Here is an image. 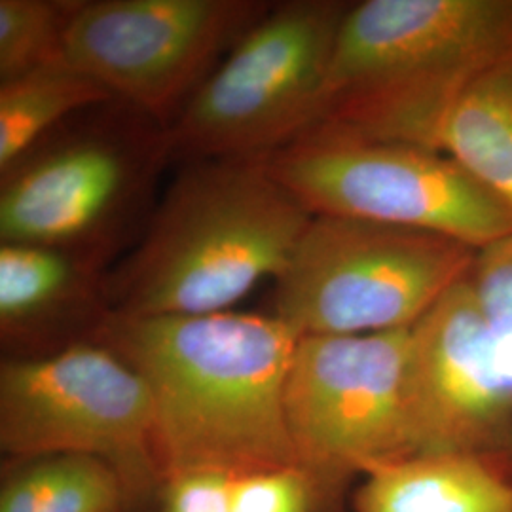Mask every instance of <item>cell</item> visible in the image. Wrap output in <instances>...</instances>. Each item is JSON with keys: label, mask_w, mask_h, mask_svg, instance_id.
Instances as JSON below:
<instances>
[{"label": "cell", "mask_w": 512, "mask_h": 512, "mask_svg": "<svg viewBox=\"0 0 512 512\" xmlns=\"http://www.w3.org/2000/svg\"><path fill=\"white\" fill-rule=\"evenodd\" d=\"M439 150L512 213V65L461 95L440 129Z\"/></svg>", "instance_id": "cell-14"}, {"label": "cell", "mask_w": 512, "mask_h": 512, "mask_svg": "<svg viewBox=\"0 0 512 512\" xmlns=\"http://www.w3.org/2000/svg\"><path fill=\"white\" fill-rule=\"evenodd\" d=\"M0 446L10 459H101L120 476L129 512H154L164 482L147 382L97 340L44 357L2 359Z\"/></svg>", "instance_id": "cell-7"}, {"label": "cell", "mask_w": 512, "mask_h": 512, "mask_svg": "<svg viewBox=\"0 0 512 512\" xmlns=\"http://www.w3.org/2000/svg\"><path fill=\"white\" fill-rule=\"evenodd\" d=\"M484 346L512 397V232L476 251L469 272Z\"/></svg>", "instance_id": "cell-18"}, {"label": "cell", "mask_w": 512, "mask_h": 512, "mask_svg": "<svg viewBox=\"0 0 512 512\" xmlns=\"http://www.w3.org/2000/svg\"><path fill=\"white\" fill-rule=\"evenodd\" d=\"M509 65L512 0L349 4L315 126L439 150L461 95Z\"/></svg>", "instance_id": "cell-3"}, {"label": "cell", "mask_w": 512, "mask_h": 512, "mask_svg": "<svg viewBox=\"0 0 512 512\" xmlns=\"http://www.w3.org/2000/svg\"><path fill=\"white\" fill-rule=\"evenodd\" d=\"M355 512H512L507 452H435L395 461L363 478Z\"/></svg>", "instance_id": "cell-13"}, {"label": "cell", "mask_w": 512, "mask_h": 512, "mask_svg": "<svg viewBox=\"0 0 512 512\" xmlns=\"http://www.w3.org/2000/svg\"><path fill=\"white\" fill-rule=\"evenodd\" d=\"M311 217L266 160L186 162L141 238L110 268L112 313L232 311L285 270Z\"/></svg>", "instance_id": "cell-2"}, {"label": "cell", "mask_w": 512, "mask_h": 512, "mask_svg": "<svg viewBox=\"0 0 512 512\" xmlns=\"http://www.w3.org/2000/svg\"><path fill=\"white\" fill-rule=\"evenodd\" d=\"M109 272L84 256L0 243L4 359L44 357L95 340L112 313Z\"/></svg>", "instance_id": "cell-12"}, {"label": "cell", "mask_w": 512, "mask_h": 512, "mask_svg": "<svg viewBox=\"0 0 512 512\" xmlns=\"http://www.w3.org/2000/svg\"><path fill=\"white\" fill-rule=\"evenodd\" d=\"M272 2L78 0L65 61L131 109L169 128Z\"/></svg>", "instance_id": "cell-10"}, {"label": "cell", "mask_w": 512, "mask_h": 512, "mask_svg": "<svg viewBox=\"0 0 512 512\" xmlns=\"http://www.w3.org/2000/svg\"><path fill=\"white\" fill-rule=\"evenodd\" d=\"M232 512H338L302 467H277L232 480Z\"/></svg>", "instance_id": "cell-19"}, {"label": "cell", "mask_w": 512, "mask_h": 512, "mask_svg": "<svg viewBox=\"0 0 512 512\" xmlns=\"http://www.w3.org/2000/svg\"><path fill=\"white\" fill-rule=\"evenodd\" d=\"M475 256L439 234L313 215L275 279L274 315L296 338L412 329L467 277Z\"/></svg>", "instance_id": "cell-5"}, {"label": "cell", "mask_w": 512, "mask_h": 512, "mask_svg": "<svg viewBox=\"0 0 512 512\" xmlns=\"http://www.w3.org/2000/svg\"><path fill=\"white\" fill-rule=\"evenodd\" d=\"M95 340L145 378L164 478L298 465L283 404L298 338L274 313H110Z\"/></svg>", "instance_id": "cell-1"}, {"label": "cell", "mask_w": 512, "mask_h": 512, "mask_svg": "<svg viewBox=\"0 0 512 512\" xmlns=\"http://www.w3.org/2000/svg\"><path fill=\"white\" fill-rule=\"evenodd\" d=\"M232 480L219 471L165 476L154 512H232Z\"/></svg>", "instance_id": "cell-20"}, {"label": "cell", "mask_w": 512, "mask_h": 512, "mask_svg": "<svg viewBox=\"0 0 512 512\" xmlns=\"http://www.w3.org/2000/svg\"><path fill=\"white\" fill-rule=\"evenodd\" d=\"M311 215L374 220L482 249L512 232V213L439 150L313 126L266 158Z\"/></svg>", "instance_id": "cell-9"}, {"label": "cell", "mask_w": 512, "mask_h": 512, "mask_svg": "<svg viewBox=\"0 0 512 512\" xmlns=\"http://www.w3.org/2000/svg\"><path fill=\"white\" fill-rule=\"evenodd\" d=\"M114 101L67 61L0 82V171L84 110Z\"/></svg>", "instance_id": "cell-16"}, {"label": "cell", "mask_w": 512, "mask_h": 512, "mask_svg": "<svg viewBox=\"0 0 512 512\" xmlns=\"http://www.w3.org/2000/svg\"><path fill=\"white\" fill-rule=\"evenodd\" d=\"M78 0H0V82L65 63Z\"/></svg>", "instance_id": "cell-17"}, {"label": "cell", "mask_w": 512, "mask_h": 512, "mask_svg": "<svg viewBox=\"0 0 512 512\" xmlns=\"http://www.w3.org/2000/svg\"><path fill=\"white\" fill-rule=\"evenodd\" d=\"M348 8L272 2L167 128L173 160H266L313 128Z\"/></svg>", "instance_id": "cell-6"}, {"label": "cell", "mask_w": 512, "mask_h": 512, "mask_svg": "<svg viewBox=\"0 0 512 512\" xmlns=\"http://www.w3.org/2000/svg\"><path fill=\"white\" fill-rule=\"evenodd\" d=\"M408 401L418 454L507 452L512 397L484 348L469 277L410 329Z\"/></svg>", "instance_id": "cell-11"}, {"label": "cell", "mask_w": 512, "mask_h": 512, "mask_svg": "<svg viewBox=\"0 0 512 512\" xmlns=\"http://www.w3.org/2000/svg\"><path fill=\"white\" fill-rule=\"evenodd\" d=\"M0 512H129L120 476L101 459L52 454L10 459Z\"/></svg>", "instance_id": "cell-15"}, {"label": "cell", "mask_w": 512, "mask_h": 512, "mask_svg": "<svg viewBox=\"0 0 512 512\" xmlns=\"http://www.w3.org/2000/svg\"><path fill=\"white\" fill-rule=\"evenodd\" d=\"M410 329L304 336L285 380V421L298 467L344 512L349 484L416 456L408 401Z\"/></svg>", "instance_id": "cell-8"}, {"label": "cell", "mask_w": 512, "mask_h": 512, "mask_svg": "<svg viewBox=\"0 0 512 512\" xmlns=\"http://www.w3.org/2000/svg\"><path fill=\"white\" fill-rule=\"evenodd\" d=\"M173 160L167 128L122 101L76 114L0 171V243L110 270L141 238Z\"/></svg>", "instance_id": "cell-4"}, {"label": "cell", "mask_w": 512, "mask_h": 512, "mask_svg": "<svg viewBox=\"0 0 512 512\" xmlns=\"http://www.w3.org/2000/svg\"><path fill=\"white\" fill-rule=\"evenodd\" d=\"M507 456H509V459H511V463H512V435H511V442H509V446H507Z\"/></svg>", "instance_id": "cell-21"}]
</instances>
